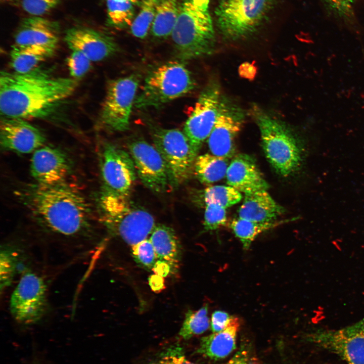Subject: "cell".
Segmentation results:
<instances>
[{
  "instance_id": "6da1fadb",
  "label": "cell",
  "mask_w": 364,
  "mask_h": 364,
  "mask_svg": "<svg viewBox=\"0 0 364 364\" xmlns=\"http://www.w3.org/2000/svg\"><path fill=\"white\" fill-rule=\"evenodd\" d=\"M76 79L56 77L39 69L26 73L2 71L0 110L3 117L45 118L75 91Z\"/></svg>"
},
{
  "instance_id": "7a4b0ae2",
  "label": "cell",
  "mask_w": 364,
  "mask_h": 364,
  "mask_svg": "<svg viewBox=\"0 0 364 364\" xmlns=\"http://www.w3.org/2000/svg\"><path fill=\"white\" fill-rule=\"evenodd\" d=\"M16 194L36 222L47 231L71 238L89 235V205L82 194L67 183L29 184Z\"/></svg>"
},
{
  "instance_id": "3957f363",
  "label": "cell",
  "mask_w": 364,
  "mask_h": 364,
  "mask_svg": "<svg viewBox=\"0 0 364 364\" xmlns=\"http://www.w3.org/2000/svg\"><path fill=\"white\" fill-rule=\"evenodd\" d=\"M210 0H183L171 33L178 58L192 60L213 53L215 37Z\"/></svg>"
},
{
  "instance_id": "277c9868",
  "label": "cell",
  "mask_w": 364,
  "mask_h": 364,
  "mask_svg": "<svg viewBox=\"0 0 364 364\" xmlns=\"http://www.w3.org/2000/svg\"><path fill=\"white\" fill-rule=\"evenodd\" d=\"M98 206L101 222L109 233L131 247L147 239L156 225L152 215L127 196L102 190Z\"/></svg>"
},
{
  "instance_id": "5b68a950",
  "label": "cell",
  "mask_w": 364,
  "mask_h": 364,
  "mask_svg": "<svg viewBox=\"0 0 364 364\" xmlns=\"http://www.w3.org/2000/svg\"><path fill=\"white\" fill-rule=\"evenodd\" d=\"M253 114L268 161L283 176L295 172L302 160V147L295 135L282 121L265 112L255 109Z\"/></svg>"
},
{
  "instance_id": "8992f818",
  "label": "cell",
  "mask_w": 364,
  "mask_h": 364,
  "mask_svg": "<svg viewBox=\"0 0 364 364\" xmlns=\"http://www.w3.org/2000/svg\"><path fill=\"white\" fill-rule=\"evenodd\" d=\"M181 61H169L151 69L136 97L135 106L158 108L193 90L195 81Z\"/></svg>"
},
{
  "instance_id": "52a82bcc",
  "label": "cell",
  "mask_w": 364,
  "mask_h": 364,
  "mask_svg": "<svg viewBox=\"0 0 364 364\" xmlns=\"http://www.w3.org/2000/svg\"><path fill=\"white\" fill-rule=\"evenodd\" d=\"M277 0H220L215 10L222 36L237 40L255 33L268 20Z\"/></svg>"
},
{
  "instance_id": "ba28073f",
  "label": "cell",
  "mask_w": 364,
  "mask_h": 364,
  "mask_svg": "<svg viewBox=\"0 0 364 364\" xmlns=\"http://www.w3.org/2000/svg\"><path fill=\"white\" fill-rule=\"evenodd\" d=\"M151 126L154 146L164 160L176 187L190 178L198 154L184 132L178 129Z\"/></svg>"
},
{
  "instance_id": "9c48e42d",
  "label": "cell",
  "mask_w": 364,
  "mask_h": 364,
  "mask_svg": "<svg viewBox=\"0 0 364 364\" xmlns=\"http://www.w3.org/2000/svg\"><path fill=\"white\" fill-rule=\"evenodd\" d=\"M47 287L44 280L35 273L22 275L10 302V312L18 324L31 326L42 318L48 308Z\"/></svg>"
},
{
  "instance_id": "30bf717a",
  "label": "cell",
  "mask_w": 364,
  "mask_h": 364,
  "mask_svg": "<svg viewBox=\"0 0 364 364\" xmlns=\"http://www.w3.org/2000/svg\"><path fill=\"white\" fill-rule=\"evenodd\" d=\"M139 82L138 75L131 74L109 82L100 115L102 123L109 130L128 129Z\"/></svg>"
},
{
  "instance_id": "8fae6325",
  "label": "cell",
  "mask_w": 364,
  "mask_h": 364,
  "mask_svg": "<svg viewBox=\"0 0 364 364\" xmlns=\"http://www.w3.org/2000/svg\"><path fill=\"white\" fill-rule=\"evenodd\" d=\"M306 339L338 355L347 364H364V317L339 329L315 330Z\"/></svg>"
},
{
  "instance_id": "7c38bea8",
  "label": "cell",
  "mask_w": 364,
  "mask_h": 364,
  "mask_svg": "<svg viewBox=\"0 0 364 364\" xmlns=\"http://www.w3.org/2000/svg\"><path fill=\"white\" fill-rule=\"evenodd\" d=\"M221 98L218 85L210 82L200 94L184 125L183 132L197 154L214 126Z\"/></svg>"
},
{
  "instance_id": "4fadbf2b",
  "label": "cell",
  "mask_w": 364,
  "mask_h": 364,
  "mask_svg": "<svg viewBox=\"0 0 364 364\" xmlns=\"http://www.w3.org/2000/svg\"><path fill=\"white\" fill-rule=\"evenodd\" d=\"M136 172L149 189L164 193L175 188L166 165L155 147L143 140H135L128 146Z\"/></svg>"
},
{
  "instance_id": "5bb4252c",
  "label": "cell",
  "mask_w": 364,
  "mask_h": 364,
  "mask_svg": "<svg viewBox=\"0 0 364 364\" xmlns=\"http://www.w3.org/2000/svg\"><path fill=\"white\" fill-rule=\"evenodd\" d=\"M103 190L113 194L128 196L136 178L131 157L113 145H105L101 156Z\"/></svg>"
},
{
  "instance_id": "9a60e30c",
  "label": "cell",
  "mask_w": 364,
  "mask_h": 364,
  "mask_svg": "<svg viewBox=\"0 0 364 364\" xmlns=\"http://www.w3.org/2000/svg\"><path fill=\"white\" fill-rule=\"evenodd\" d=\"M244 119L243 110L222 97L215 124L207 139L212 155L227 159L234 156L236 139Z\"/></svg>"
},
{
  "instance_id": "2e32d148",
  "label": "cell",
  "mask_w": 364,
  "mask_h": 364,
  "mask_svg": "<svg viewBox=\"0 0 364 364\" xmlns=\"http://www.w3.org/2000/svg\"><path fill=\"white\" fill-rule=\"evenodd\" d=\"M30 167L36 183L47 186L67 183L72 170L67 155L62 150L50 146H43L33 152Z\"/></svg>"
},
{
  "instance_id": "e0dca14e",
  "label": "cell",
  "mask_w": 364,
  "mask_h": 364,
  "mask_svg": "<svg viewBox=\"0 0 364 364\" xmlns=\"http://www.w3.org/2000/svg\"><path fill=\"white\" fill-rule=\"evenodd\" d=\"M44 134L26 120L2 117L0 124L1 146L4 150L29 154L43 146Z\"/></svg>"
},
{
  "instance_id": "ac0fdd59",
  "label": "cell",
  "mask_w": 364,
  "mask_h": 364,
  "mask_svg": "<svg viewBox=\"0 0 364 364\" xmlns=\"http://www.w3.org/2000/svg\"><path fill=\"white\" fill-rule=\"evenodd\" d=\"M65 41L71 51L83 53L92 62L103 60L116 53L119 50L112 37L86 27L69 29L66 32Z\"/></svg>"
},
{
  "instance_id": "d6986e66",
  "label": "cell",
  "mask_w": 364,
  "mask_h": 364,
  "mask_svg": "<svg viewBox=\"0 0 364 364\" xmlns=\"http://www.w3.org/2000/svg\"><path fill=\"white\" fill-rule=\"evenodd\" d=\"M225 176L229 186L245 194L266 191L269 187L255 160L246 154H238L234 157Z\"/></svg>"
},
{
  "instance_id": "ffe728a7",
  "label": "cell",
  "mask_w": 364,
  "mask_h": 364,
  "mask_svg": "<svg viewBox=\"0 0 364 364\" xmlns=\"http://www.w3.org/2000/svg\"><path fill=\"white\" fill-rule=\"evenodd\" d=\"M57 22L39 17L24 19L15 35L14 43L19 46L43 47L56 50L59 42Z\"/></svg>"
},
{
  "instance_id": "44dd1931",
  "label": "cell",
  "mask_w": 364,
  "mask_h": 364,
  "mask_svg": "<svg viewBox=\"0 0 364 364\" xmlns=\"http://www.w3.org/2000/svg\"><path fill=\"white\" fill-rule=\"evenodd\" d=\"M285 209L277 203L266 191L245 194L243 204L239 210V217L258 222L276 221Z\"/></svg>"
},
{
  "instance_id": "7402d4cb",
  "label": "cell",
  "mask_w": 364,
  "mask_h": 364,
  "mask_svg": "<svg viewBox=\"0 0 364 364\" xmlns=\"http://www.w3.org/2000/svg\"><path fill=\"white\" fill-rule=\"evenodd\" d=\"M239 327L238 318L233 316L223 330L202 338L196 352L215 360L226 357L236 348Z\"/></svg>"
},
{
  "instance_id": "603a6c76",
  "label": "cell",
  "mask_w": 364,
  "mask_h": 364,
  "mask_svg": "<svg viewBox=\"0 0 364 364\" xmlns=\"http://www.w3.org/2000/svg\"><path fill=\"white\" fill-rule=\"evenodd\" d=\"M150 240L154 247L157 258L170 264L172 270L176 269L180 259L181 248L174 231L162 224H156Z\"/></svg>"
},
{
  "instance_id": "cb8c5ba5",
  "label": "cell",
  "mask_w": 364,
  "mask_h": 364,
  "mask_svg": "<svg viewBox=\"0 0 364 364\" xmlns=\"http://www.w3.org/2000/svg\"><path fill=\"white\" fill-rule=\"evenodd\" d=\"M55 50L39 46H19L14 44L10 51V63L14 72L26 73L53 56Z\"/></svg>"
},
{
  "instance_id": "d4e9b609",
  "label": "cell",
  "mask_w": 364,
  "mask_h": 364,
  "mask_svg": "<svg viewBox=\"0 0 364 364\" xmlns=\"http://www.w3.org/2000/svg\"><path fill=\"white\" fill-rule=\"evenodd\" d=\"M179 6L177 0H157L151 28L154 36L163 38L171 35L178 17Z\"/></svg>"
},
{
  "instance_id": "484cf974",
  "label": "cell",
  "mask_w": 364,
  "mask_h": 364,
  "mask_svg": "<svg viewBox=\"0 0 364 364\" xmlns=\"http://www.w3.org/2000/svg\"><path fill=\"white\" fill-rule=\"evenodd\" d=\"M229 165L227 158L205 154L196 158L194 172L201 183L210 184L226 176Z\"/></svg>"
},
{
  "instance_id": "4316f807",
  "label": "cell",
  "mask_w": 364,
  "mask_h": 364,
  "mask_svg": "<svg viewBox=\"0 0 364 364\" xmlns=\"http://www.w3.org/2000/svg\"><path fill=\"white\" fill-rule=\"evenodd\" d=\"M289 221L290 220L287 219L268 222H258L239 217L232 220L230 227L236 237L241 241L243 248L247 250L258 235Z\"/></svg>"
},
{
  "instance_id": "83f0119b",
  "label": "cell",
  "mask_w": 364,
  "mask_h": 364,
  "mask_svg": "<svg viewBox=\"0 0 364 364\" xmlns=\"http://www.w3.org/2000/svg\"><path fill=\"white\" fill-rule=\"evenodd\" d=\"M108 22L117 28L131 26L134 15V3L131 0H106Z\"/></svg>"
},
{
  "instance_id": "f1b7e54d",
  "label": "cell",
  "mask_w": 364,
  "mask_h": 364,
  "mask_svg": "<svg viewBox=\"0 0 364 364\" xmlns=\"http://www.w3.org/2000/svg\"><path fill=\"white\" fill-rule=\"evenodd\" d=\"M208 311V304L196 311L189 310L179 332V336L185 340H188L207 330L210 326Z\"/></svg>"
},
{
  "instance_id": "f546056e",
  "label": "cell",
  "mask_w": 364,
  "mask_h": 364,
  "mask_svg": "<svg viewBox=\"0 0 364 364\" xmlns=\"http://www.w3.org/2000/svg\"><path fill=\"white\" fill-rule=\"evenodd\" d=\"M241 192L231 186L216 185L209 187L204 191L205 204L211 203L226 208L240 202Z\"/></svg>"
},
{
  "instance_id": "4dcf8cb0",
  "label": "cell",
  "mask_w": 364,
  "mask_h": 364,
  "mask_svg": "<svg viewBox=\"0 0 364 364\" xmlns=\"http://www.w3.org/2000/svg\"><path fill=\"white\" fill-rule=\"evenodd\" d=\"M157 0H143L138 15L130 26V32L136 37L144 38L151 28L154 19Z\"/></svg>"
},
{
  "instance_id": "1f68e13d",
  "label": "cell",
  "mask_w": 364,
  "mask_h": 364,
  "mask_svg": "<svg viewBox=\"0 0 364 364\" xmlns=\"http://www.w3.org/2000/svg\"><path fill=\"white\" fill-rule=\"evenodd\" d=\"M134 260L141 266L147 269H152L157 258L150 240H144L131 247Z\"/></svg>"
},
{
  "instance_id": "d6a6232c",
  "label": "cell",
  "mask_w": 364,
  "mask_h": 364,
  "mask_svg": "<svg viewBox=\"0 0 364 364\" xmlns=\"http://www.w3.org/2000/svg\"><path fill=\"white\" fill-rule=\"evenodd\" d=\"M16 258L8 249H2L0 255V283L1 291L12 283L16 269Z\"/></svg>"
},
{
  "instance_id": "836d02e7",
  "label": "cell",
  "mask_w": 364,
  "mask_h": 364,
  "mask_svg": "<svg viewBox=\"0 0 364 364\" xmlns=\"http://www.w3.org/2000/svg\"><path fill=\"white\" fill-rule=\"evenodd\" d=\"M225 208L217 205L205 204L204 228L206 231H214L226 224Z\"/></svg>"
},
{
  "instance_id": "e575fe53",
  "label": "cell",
  "mask_w": 364,
  "mask_h": 364,
  "mask_svg": "<svg viewBox=\"0 0 364 364\" xmlns=\"http://www.w3.org/2000/svg\"><path fill=\"white\" fill-rule=\"evenodd\" d=\"M327 10L341 20H351L354 17L356 0H322Z\"/></svg>"
},
{
  "instance_id": "d590c367",
  "label": "cell",
  "mask_w": 364,
  "mask_h": 364,
  "mask_svg": "<svg viewBox=\"0 0 364 364\" xmlns=\"http://www.w3.org/2000/svg\"><path fill=\"white\" fill-rule=\"evenodd\" d=\"M92 61L83 53L72 51L67 60V65L72 78H80L89 71Z\"/></svg>"
},
{
  "instance_id": "8d00e7d4",
  "label": "cell",
  "mask_w": 364,
  "mask_h": 364,
  "mask_svg": "<svg viewBox=\"0 0 364 364\" xmlns=\"http://www.w3.org/2000/svg\"><path fill=\"white\" fill-rule=\"evenodd\" d=\"M154 364H195L189 360L180 346L172 345L166 348L159 355Z\"/></svg>"
},
{
  "instance_id": "74e56055",
  "label": "cell",
  "mask_w": 364,
  "mask_h": 364,
  "mask_svg": "<svg viewBox=\"0 0 364 364\" xmlns=\"http://www.w3.org/2000/svg\"><path fill=\"white\" fill-rule=\"evenodd\" d=\"M60 0H22L23 9L33 16H39L46 14L54 8Z\"/></svg>"
},
{
  "instance_id": "f35d334b",
  "label": "cell",
  "mask_w": 364,
  "mask_h": 364,
  "mask_svg": "<svg viewBox=\"0 0 364 364\" xmlns=\"http://www.w3.org/2000/svg\"><path fill=\"white\" fill-rule=\"evenodd\" d=\"M233 316L223 311H214L212 314L210 322L211 331L215 333L223 330L228 326Z\"/></svg>"
},
{
  "instance_id": "ab89813d",
  "label": "cell",
  "mask_w": 364,
  "mask_h": 364,
  "mask_svg": "<svg viewBox=\"0 0 364 364\" xmlns=\"http://www.w3.org/2000/svg\"><path fill=\"white\" fill-rule=\"evenodd\" d=\"M226 364H254L245 348L242 347Z\"/></svg>"
},
{
  "instance_id": "60d3db41",
  "label": "cell",
  "mask_w": 364,
  "mask_h": 364,
  "mask_svg": "<svg viewBox=\"0 0 364 364\" xmlns=\"http://www.w3.org/2000/svg\"><path fill=\"white\" fill-rule=\"evenodd\" d=\"M152 269L155 274L162 277H166L172 271V268L169 263L160 260L156 261Z\"/></svg>"
},
{
  "instance_id": "b9f144b4",
  "label": "cell",
  "mask_w": 364,
  "mask_h": 364,
  "mask_svg": "<svg viewBox=\"0 0 364 364\" xmlns=\"http://www.w3.org/2000/svg\"><path fill=\"white\" fill-rule=\"evenodd\" d=\"M163 277L155 274L151 275L149 279V283L152 290L154 292H159L164 288Z\"/></svg>"
},
{
  "instance_id": "7bdbcfd3",
  "label": "cell",
  "mask_w": 364,
  "mask_h": 364,
  "mask_svg": "<svg viewBox=\"0 0 364 364\" xmlns=\"http://www.w3.org/2000/svg\"><path fill=\"white\" fill-rule=\"evenodd\" d=\"M131 1L134 3V4H141L143 0H131Z\"/></svg>"
},
{
  "instance_id": "ee69618b",
  "label": "cell",
  "mask_w": 364,
  "mask_h": 364,
  "mask_svg": "<svg viewBox=\"0 0 364 364\" xmlns=\"http://www.w3.org/2000/svg\"><path fill=\"white\" fill-rule=\"evenodd\" d=\"M30 364H40V363H38V362H32Z\"/></svg>"
}]
</instances>
